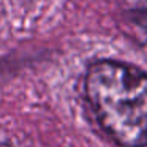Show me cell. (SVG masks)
I'll return each mask as SVG.
<instances>
[{"instance_id":"obj_2","label":"cell","mask_w":147,"mask_h":147,"mask_svg":"<svg viewBox=\"0 0 147 147\" xmlns=\"http://www.w3.org/2000/svg\"><path fill=\"white\" fill-rule=\"evenodd\" d=\"M139 24H141V27H142L144 33H146V36H147V7L144 8L139 14Z\"/></svg>"},{"instance_id":"obj_1","label":"cell","mask_w":147,"mask_h":147,"mask_svg":"<svg viewBox=\"0 0 147 147\" xmlns=\"http://www.w3.org/2000/svg\"><path fill=\"white\" fill-rule=\"evenodd\" d=\"M86 93L105 133L120 147H147V74L120 62H96Z\"/></svg>"}]
</instances>
